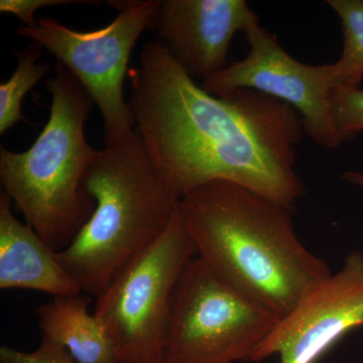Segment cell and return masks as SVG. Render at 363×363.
Here are the masks:
<instances>
[{
  "label": "cell",
  "instance_id": "1",
  "mask_svg": "<svg viewBox=\"0 0 363 363\" xmlns=\"http://www.w3.org/2000/svg\"><path fill=\"white\" fill-rule=\"evenodd\" d=\"M128 77L135 130L179 199L213 181L289 209L304 197L296 169L304 128L292 106L250 89L210 94L159 40L143 44Z\"/></svg>",
  "mask_w": 363,
  "mask_h": 363
},
{
  "label": "cell",
  "instance_id": "2",
  "mask_svg": "<svg viewBox=\"0 0 363 363\" xmlns=\"http://www.w3.org/2000/svg\"><path fill=\"white\" fill-rule=\"evenodd\" d=\"M179 210L196 255L279 320L331 276L298 238L291 209L242 186L210 182L184 196Z\"/></svg>",
  "mask_w": 363,
  "mask_h": 363
},
{
  "label": "cell",
  "instance_id": "3",
  "mask_svg": "<svg viewBox=\"0 0 363 363\" xmlns=\"http://www.w3.org/2000/svg\"><path fill=\"white\" fill-rule=\"evenodd\" d=\"M95 200L89 220L57 257L82 292L99 297L164 233L181 200L172 193L135 130L107 145L85 176Z\"/></svg>",
  "mask_w": 363,
  "mask_h": 363
},
{
  "label": "cell",
  "instance_id": "4",
  "mask_svg": "<svg viewBox=\"0 0 363 363\" xmlns=\"http://www.w3.org/2000/svg\"><path fill=\"white\" fill-rule=\"evenodd\" d=\"M47 89L52 97L47 124L25 152L0 147V181L26 223L61 252L94 212L84 180L101 150L86 140L94 102L73 74L56 62Z\"/></svg>",
  "mask_w": 363,
  "mask_h": 363
},
{
  "label": "cell",
  "instance_id": "5",
  "mask_svg": "<svg viewBox=\"0 0 363 363\" xmlns=\"http://www.w3.org/2000/svg\"><path fill=\"white\" fill-rule=\"evenodd\" d=\"M279 321L193 257L172 297L162 363L248 360Z\"/></svg>",
  "mask_w": 363,
  "mask_h": 363
},
{
  "label": "cell",
  "instance_id": "6",
  "mask_svg": "<svg viewBox=\"0 0 363 363\" xmlns=\"http://www.w3.org/2000/svg\"><path fill=\"white\" fill-rule=\"evenodd\" d=\"M195 255L178 207L164 233L97 297L93 314L119 363H162L174 290Z\"/></svg>",
  "mask_w": 363,
  "mask_h": 363
},
{
  "label": "cell",
  "instance_id": "7",
  "mask_svg": "<svg viewBox=\"0 0 363 363\" xmlns=\"http://www.w3.org/2000/svg\"><path fill=\"white\" fill-rule=\"evenodd\" d=\"M109 4L118 9V16L98 30L80 32L49 18L16 30L51 52L87 91L104 118L106 145L123 143L135 133L130 104L123 97L124 80L131 52L143 30L150 28L161 1Z\"/></svg>",
  "mask_w": 363,
  "mask_h": 363
},
{
  "label": "cell",
  "instance_id": "8",
  "mask_svg": "<svg viewBox=\"0 0 363 363\" xmlns=\"http://www.w3.org/2000/svg\"><path fill=\"white\" fill-rule=\"evenodd\" d=\"M250 51L202 88L215 96L250 89L292 106L302 119L304 133L320 147L336 150L343 143L332 116L334 88L331 64L308 65L294 59L274 33L260 26L259 18L245 30Z\"/></svg>",
  "mask_w": 363,
  "mask_h": 363
},
{
  "label": "cell",
  "instance_id": "9",
  "mask_svg": "<svg viewBox=\"0 0 363 363\" xmlns=\"http://www.w3.org/2000/svg\"><path fill=\"white\" fill-rule=\"evenodd\" d=\"M363 326V255L305 296L252 351L247 362L279 354L281 363H315L348 332Z\"/></svg>",
  "mask_w": 363,
  "mask_h": 363
},
{
  "label": "cell",
  "instance_id": "10",
  "mask_svg": "<svg viewBox=\"0 0 363 363\" xmlns=\"http://www.w3.org/2000/svg\"><path fill=\"white\" fill-rule=\"evenodd\" d=\"M257 18L245 0H164L150 28L191 77H213L229 65L234 35Z\"/></svg>",
  "mask_w": 363,
  "mask_h": 363
},
{
  "label": "cell",
  "instance_id": "11",
  "mask_svg": "<svg viewBox=\"0 0 363 363\" xmlns=\"http://www.w3.org/2000/svg\"><path fill=\"white\" fill-rule=\"evenodd\" d=\"M13 201L0 195V289H21L52 295V298L81 295L52 250L28 223L13 212Z\"/></svg>",
  "mask_w": 363,
  "mask_h": 363
},
{
  "label": "cell",
  "instance_id": "12",
  "mask_svg": "<svg viewBox=\"0 0 363 363\" xmlns=\"http://www.w3.org/2000/svg\"><path fill=\"white\" fill-rule=\"evenodd\" d=\"M89 297L52 298L37 309L43 337L65 347L77 363H119L108 334L89 312Z\"/></svg>",
  "mask_w": 363,
  "mask_h": 363
},
{
  "label": "cell",
  "instance_id": "13",
  "mask_svg": "<svg viewBox=\"0 0 363 363\" xmlns=\"http://www.w3.org/2000/svg\"><path fill=\"white\" fill-rule=\"evenodd\" d=\"M340 20L343 49L331 64L334 87H360L363 80V0L326 1Z\"/></svg>",
  "mask_w": 363,
  "mask_h": 363
},
{
  "label": "cell",
  "instance_id": "14",
  "mask_svg": "<svg viewBox=\"0 0 363 363\" xmlns=\"http://www.w3.org/2000/svg\"><path fill=\"white\" fill-rule=\"evenodd\" d=\"M43 47L32 42L26 49L14 52L18 66L11 77L0 84V135H4L21 121L23 98L44 77L51 67L39 61Z\"/></svg>",
  "mask_w": 363,
  "mask_h": 363
},
{
  "label": "cell",
  "instance_id": "15",
  "mask_svg": "<svg viewBox=\"0 0 363 363\" xmlns=\"http://www.w3.org/2000/svg\"><path fill=\"white\" fill-rule=\"evenodd\" d=\"M332 116L343 143L354 140L363 131V89L334 87L331 92Z\"/></svg>",
  "mask_w": 363,
  "mask_h": 363
},
{
  "label": "cell",
  "instance_id": "16",
  "mask_svg": "<svg viewBox=\"0 0 363 363\" xmlns=\"http://www.w3.org/2000/svg\"><path fill=\"white\" fill-rule=\"evenodd\" d=\"M0 363H77L68 350L50 339L42 337L39 347L32 352L0 348Z\"/></svg>",
  "mask_w": 363,
  "mask_h": 363
},
{
  "label": "cell",
  "instance_id": "17",
  "mask_svg": "<svg viewBox=\"0 0 363 363\" xmlns=\"http://www.w3.org/2000/svg\"><path fill=\"white\" fill-rule=\"evenodd\" d=\"M95 4L100 2L87 0H1L0 11L18 16L26 26L35 25V13L42 7L67 6V4Z\"/></svg>",
  "mask_w": 363,
  "mask_h": 363
},
{
  "label": "cell",
  "instance_id": "18",
  "mask_svg": "<svg viewBox=\"0 0 363 363\" xmlns=\"http://www.w3.org/2000/svg\"><path fill=\"white\" fill-rule=\"evenodd\" d=\"M342 178L348 183L354 184L363 188V173L362 172L350 171L346 172L342 175Z\"/></svg>",
  "mask_w": 363,
  "mask_h": 363
}]
</instances>
